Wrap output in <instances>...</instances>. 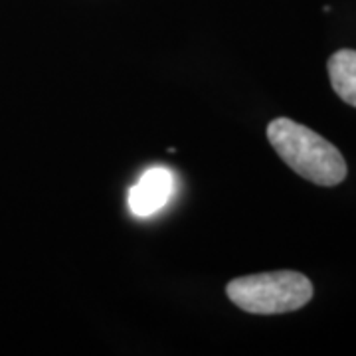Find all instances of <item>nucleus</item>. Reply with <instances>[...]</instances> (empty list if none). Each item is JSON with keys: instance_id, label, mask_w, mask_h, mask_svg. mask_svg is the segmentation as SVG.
Returning a JSON list of instances; mask_svg holds the SVG:
<instances>
[{"instance_id": "obj_3", "label": "nucleus", "mask_w": 356, "mask_h": 356, "mask_svg": "<svg viewBox=\"0 0 356 356\" xmlns=\"http://www.w3.org/2000/svg\"><path fill=\"white\" fill-rule=\"evenodd\" d=\"M175 191V177L165 166L149 168L129 192V208L137 218H149L165 208Z\"/></svg>"}, {"instance_id": "obj_4", "label": "nucleus", "mask_w": 356, "mask_h": 356, "mask_svg": "<svg viewBox=\"0 0 356 356\" xmlns=\"http://www.w3.org/2000/svg\"><path fill=\"white\" fill-rule=\"evenodd\" d=\"M329 77L332 89L344 103L356 107V51L341 50L329 60Z\"/></svg>"}, {"instance_id": "obj_2", "label": "nucleus", "mask_w": 356, "mask_h": 356, "mask_svg": "<svg viewBox=\"0 0 356 356\" xmlns=\"http://www.w3.org/2000/svg\"><path fill=\"white\" fill-rule=\"evenodd\" d=\"M228 297L254 315H281L305 307L313 297V285L297 271H269L228 283Z\"/></svg>"}, {"instance_id": "obj_1", "label": "nucleus", "mask_w": 356, "mask_h": 356, "mask_svg": "<svg viewBox=\"0 0 356 356\" xmlns=\"http://www.w3.org/2000/svg\"><path fill=\"white\" fill-rule=\"evenodd\" d=\"M267 139L283 163L305 180L318 186H334L346 177L341 151L305 125L291 119H275L267 127Z\"/></svg>"}]
</instances>
